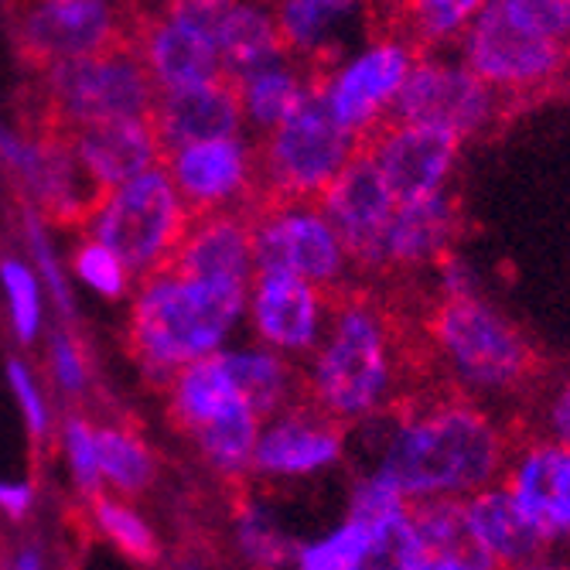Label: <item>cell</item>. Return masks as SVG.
Listing matches in <instances>:
<instances>
[{
    "label": "cell",
    "mask_w": 570,
    "mask_h": 570,
    "mask_svg": "<svg viewBox=\"0 0 570 570\" xmlns=\"http://www.w3.org/2000/svg\"><path fill=\"white\" fill-rule=\"evenodd\" d=\"M380 424V444L366 472L380 475L410 509L464 502L499 485L512 441L499 417L458 393L403 400Z\"/></svg>",
    "instance_id": "6da1fadb"
},
{
    "label": "cell",
    "mask_w": 570,
    "mask_h": 570,
    "mask_svg": "<svg viewBox=\"0 0 570 570\" xmlns=\"http://www.w3.org/2000/svg\"><path fill=\"white\" fill-rule=\"evenodd\" d=\"M301 376L304 400L342 428L386 417L403 403L410 380L400 322L370 291H355V284L338 291L328 328Z\"/></svg>",
    "instance_id": "7a4b0ae2"
},
{
    "label": "cell",
    "mask_w": 570,
    "mask_h": 570,
    "mask_svg": "<svg viewBox=\"0 0 570 570\" xmlns=\"http://www.w3.org/2000/svg\"><path fill=\"white\" fill-rule=\"evenodd\" d=\"M249 287L226 281H178L154 274L137 284L124 345L150 390L168 393L178 370L205 355L233 332L246 311Z\"/></svg>",
    "instance_id": "3957f363"
},
{
    "label": "cell",
    "mask_w": 570,
    "mask_h": 570,
    "mask_svg": "<svg viewBox=\"0 0 570 570\" xmlns=\"http://www.w3.org/2000/svg\"><path fill=\"white\" fill-rule=\"evenodd\" d=\"M458 59L505 102L550 89L570 62V0H482Z\"/></svg>",
    "instance_id": "277c9868"
},
{
    "label": "cell",
    "mask_w": 570,
    "mask_h": 570,
    "mask_svg": "<svg viewBox=\"0 0 570 570\" xmlns=\"http://www.w3.org/2000/svg\"><path fill=\"white\" fill-rule=\"evenodd\" d=\"M154 99H158V86L137 38H124L96 56L28 76L18 96V114L24 134H41L110 120H147Z\"/></svg>",
    "instance_id": "5b68a950"
},
{
    "label": "cell",
    "mask_w": 570,
    "mask_h": 570,
    "mask_svg": "<svg viewBox=\"0 0 570 570\" xmlns=\"http://www.w3.org/2000/svg\"><path fill=\"white\" fill-rule=\"evenodd\" d=\"M428 342L458 396L482 406L515 396L537 370L527 332L485 294L438 301L428 315Z\"/></svg>",
    "instance_id": "8992f818"
},
{
    "label": "cell",
    "mask_w": 570,
    "mask_h": 570,
    "mask_svg": "<svg viewBox=\"0 0 570 570\" xmlns=\"http://www.w3.org/2000/svg\"><path fill=\"white\" fill-rule=\"evenodd\" d=\"M362 147L328 114L318 89L267 137L253 140L256 209L277 202H318Z\"/></svg>",
    "instance_id": "52a82bcc"
},
{
    "label": "cell",
    "mask_w": 570,
    "mask_h": 570,
    "mask_svg": "<svg viewBox=\"0 0 570 570\" xmlns=\"http://www.w3.org/2000/svg\"><path fill=\"white\" fill-rule=\"evenodd\" d=\"M417 56L421 51L393 21L383 28L373 21L362 45L352 48L335 69H328L315 89L345 134L370 140L380 127L390 124L396 96Z\"/></svg>",
    "instance_id": "ba28073f"
},
{
    "label": "cell",
    "mask_w": 570,
    "mask_h": 570,
    "mask_svg": "<svg viewBox=\"0 0 570 570\" xmlns=\"http://www.w3.org/2000/svg\"><path fill=\"white\" fill-rule=\"evenodd\" d=\"M4 28L28 76H38L59 62L86 59L134 38V4H96V0L8 4Z\"/></svg>",
    "instance_id": "9c48e42d"
},
{
    "label": "cell",
    "mask_w": 570,
    "mask_h": 570,
    "mask_svg": "<svg viewBox=\"0 0 570 570\" xmlns=\"http://www.w3.org/2000/svg\"><path fill=\"white\" fill-rule=\"evenodd\" d=\"M92 226L96 243L107 246L127 277L140 284L171 261L188 229V213L165 168H154L117 188Z\"/></svg>",
    "instance_id": "30bf717a"
},
{
    "label": "cell",
    "mask_w": 570,
    "mask_h": 570,
    "mask_svg": "<svg viewBox=\"0 0 570 570\" xmlns=\"http://www.w3.org/2000/svg\"><path fill=\"white\" fill-rule=\"evenodd\" d=\"M249 229L256 274L297 277L328 294L352 287V261L325 213L318 209V202L261 205L249 216Z\"/></svg>",
    "instance_id": "8fae6325"
},
{
    "label": "cell",
    "mask_w": 570,
    "mask_h": 570,
    "mask_svg": "<svg viewBox=\"0 0 570 570\" xmlns=\"http://www.w3.org/2000/svg\"><path fill=\"white\" fill-rule=\"evenodd\" d=\"M502 114L505 99L464 66L458 51H424L413 62L390 120L434 127L469 144L495 130Z\"/></svg>",
    "instance_id": "7c38bea8"
},
{
    "label": "cell",
    "mask_w": 570,
    "mask_h": 570,
    "mask_svg": "<svg viewBox=\"0 0 570 570\" xmlns=\"http://www.w3.org/2000/svg\"><path fill=\"white\" fill-rule=\"evenodd\" d=\"M216 0L191 4H134V38L158 92L226 79L216 48Z\"/></svg>",
    "instance_id": "4fadbf2b"
},
{
    "label": "cell",
    "mask_w": 570,
    "mask_h": 570,
    "mask_svg": "<svg viewBox=\"0 0 570 570\" xmlns=\"http://www.w3.org/2000/svg\"><path fill=\"white\" fill-rule=\"evenodd\" d=\"M461 147V140L434 127L393 120L380 127L370 140H362V154L373 161L396 205L424 202L451 191Z\"/></svg>",
    "instance_id": "5bb4252c"
},
{
    "label": "cell",
    "mask_w": 570,
    "mask_h": 570,
    "mask_svg": "<svg viewBox=\"0 0 570 570\" xmlns=\"http://www.w3.org/2000/svg\"><path fill=\"white\" fill-rule=\"evenodd\" d=\"M161 168L171 178L188 219L226 209H256L253 140L195 144L178 150Z\"/></svg>",
    "instance_id": "9a60e30c"
},
{
    "label": "cell",
    "mask_w": 570,
    "mask_h": 570,
    "mask_svg": "<svg viewBox=\"0 0 570 570\" xmlns=\"http://www.w3.org/2000/svg\"><path fill=\"white\" fill-rule=\"evenodd\" d=\"M318 209L325 213L328 226L335 229L338 243L345 246L355 274H380V249L386 226L396 213V202L383 185L373 161L362 154L345 165V171L328 185L318 198Z\"/></svg>",
    "instance_id": "2e32d148"
},
{
    "label": "cell",
    "mask_w": 570,
    "mask_h": 570,
    "mask_svg": "<svg viewBox=\"0 0 570 570\" xmlns=\"http://www.w3.org/2000/svg\"><path fill=\"white\" fill-rule=\"evenodd\" d=\"M154 150H158V168L175 158L178 150L213 140H243V99L233 76L202 82L188 89L158 92L147 117Z\"/></svg>",
    "instance_id": "e0dca14e"
},
{
    "label": "cell",
    "mask_w": 570,
    "mask_h": 570,
    "mask_svg": "<svg viewBox=\"0 0 570 570\" xmlns=\"http://www.w3.org/2000/svg\"><path fill=\"white\" fill-rule=\"evenodd\" d=\"M502 485L550 550L570 543V448L537 434L515 441Z\"/></svg>",
    "instance_id": "ac0fdd59"
},
{
    "label": "cell",
    "mask_w": 570,
    "mask_h": 570,
    "mask_svg": "<svg viewBox=\"0 0 570 570\" xmlns=\"http://www.w3.org/2000/svg\"><path fill=\"white\" fill-rule=\"evenodd\" d=\"M332 301L335 294L311 287L297 277L253 274L246 304H249V318L264 348L291 362H301V358L307 362L328 328Z\"/></svg>",
    "instance_id": "d6986e66"
},
{
    "label": "cell",
    "mask_w": 570,
    "mask_h": 570,
    "mask_svg": "<svg viewBox=\"0 0 570 570\" xmlns=\"http://www.w3.org/2000/svg\"><path fill=\"white\" fill-rule=\"evenodd\" d=\"M345 431L348 428L301 400L264 424L249 472L271 479H311L328 472L345 458Z\"/></svg>",
    "instance_id": "ffe728a7"
},
{
    "label": "cell",
    "mask_w": 570,
    "mask_h": 570,
    "mask_svg": "<svg viewBox=\"0 0 570 570\" xmlns=\"http://www.w3.org/2000/svg\"><path fill=\"white\" fill-rule=\"evenodd\" d=\"M274 18L284 56L301 62L315 82L352 51L348 45L355 28H373V11L352 0H287V4H274Z\"/></svg>",
    "instance_id": "44dd1931"
},
{
    "label": "cell",
    "mask_w": 570,
    "mask_h": 570,
    "mask_svg": "<svg viewBox=\"0 0 570 570\" xmlns=\"http://www.w3.org/2000/svg\"><path fill=\"white\" fill-rule=\"evenodd\" d=\"M246 209H226L188 219V229L158 271L178 281H226L253 287V229Z\"/></svg>",
    "instance_id": "7402d4cb"
},
{
    "label": "cell",
    "mask_w": 570,
    "mask_h": 570,
    "mask_svg": "<svg viewBox=\"0 0 570 570\" xmlns=\"http://www.w3.org/2000/svg\"><path fill=\"white\" fill-rule=\"evenodd\" d=\"M458 226H461V216H458L454 191L396 205V213L383 236V249H380V274L434 271L444 256H451Z\"/></svg>",
    "instance_id": "603a6c76"
},
{
    "label": "cell",
    "mask_w": 570,
    "mask_h": 570,
    "mask_svg": "<svg viewBox=\"0 0 570 570\" xmlns=\"http://www.w3.org/2000/svg\"><path fill=\"white\" fill-rule=\"evenodd\" d=\"M41 134H59L82 161L89 178L107 191H117L127 181L158 168V150H154L147 120H110V124H86V127L41 130Z\"/></svg>",
    "instance_id": "cb8c5ba5"
},
{
    "label": "cell",
    "mask_w": 570,
    "mask_h": 570,
    "mask_svg": "<svg viewBox=\"0 0 570 570\" xmlns=\"http://www.w3.org/2000/svg\"><path fill=\"white\" fill-rule=\"evenodd\" d=\"M461 527L469 543L495 570H509L553 553L543 543V537L530 527V520L520 512V505H515V499L505 492L502 482L461 502Z\"/></svg>",
    "instance_id": "d4e9b609"
},
{
    "label": "cell",
    "mask_w": 570,
    "mask_h": 570,
    "mask_svg": "<svg viewBox=\"0 0 570 570\" xmlns=\"http://www.w3.org/2000/svg\"><path fill=\"white\" fill-rule=\"evenodd\" d=\"M239 400L243 396L236 393V383L226 370L223 352L205 355L198 362H188L185 370H178L175 383L168 386V424L178 434L195 438L202 428L219 421Z\"/></svg>",
    "instance_id": "484cf974"
},
{
    "label": "cell",
    "mask_w": 570,
    "mask_h": 570,
    "mask_svg": "<svg viewBox=\"0 0 570 570\" xmlns=\"http://www.w3.org/2000/svg\"><path fill=\"white\" fill-rule=\"evenodd\" d=\"M236 86L243 99L246 127L253 130V140H261L297 110V102L315 89V76L291 56H281L274 62L243 72Z\"/></svg>",
    "instance_id": "4316f807"
},
{
    "label": "cell",
    "mask_w": 570,
    "mask_h": 570,
    "mask_svg": "<svg viewBox=\"0 0 570 570\" xmlns=\"http://www.w3.org/2000/svg\"><path fill=\"white\" fill-rule=\"evenodd\" d=\"M223 362L236 383V393L249 403L261 424L274 421L277 413L304 400V376L297 362L264 345L249 352H223Z\"/></svg>",
    "instance_id": "83f0119b"
},
{
    "label": "cell",
    "mask_w": 570,
    "mask_h": 570,
    "mask_svg": "<svg viewBox=\"0 0 570 570\" xmlns=\"http://www.w3.org/2000/svg\"><path fill=\"white\" fill-rule=\"evenodd\" d=\"M216 48L226 76L233 79L264 62L281 59L284 41L274 18V4H219Z\"/></svg>",
    "instance_id": "f1b7e54d"
},
{
    "label": "cell",
    "mask_w": 570,
    "mask_h": 570,
    "mask_svg": "<svg viewBox=\"0 0 570 570\" xmlns=\"http://www.w3.org/2000/svg\"><path fill=\"white\" fill-rule=\"evenodd\" d=\"M99 475L124 495H144L158 482V454L150 451L134 421H110L92 431Z\"/></svg>",
    "instance_id": "f546056e"
},
{
    "label": "cell",
    "mask_w": 570,
    "mask_h": 570,
    "mask_svg": "<svg viewBox=\"0 0 570 570\" xmlns=\"http://www.w3.org/2000/svg\"><path fill=\"white\" fill-rule=\"evenodd\" d=\"M261 431H264L261 417L249 410L246 400H239L223 413L219 421H213L209 428H202L191 441L198 444L202 458L209 461L219 475L236 482L243 472H249Z\"/></svg>",
    "instance_id": "4dcf8cb0"
},
{
    "label": "cell",
    "mask_w": 570,
    "mask_h": 570,
    "mask_svg": "<svg viewBox=\"0 0 570 570\" xmlns=\"http://www.w3.org/2000/svg\"><path fill=\"white\" fill-rule=\"evenodd\" d=\"M482 0H417V4L396 8L393 21L421 51H458L464 31L475 21Z\"/></svg>",
    "instance_id": "1f68e13d"
},
{
    "label": "cell",
    "mask_w": 570,
    "mask_h": 570,
    "mask_svg": "<svg viewBox=\"0 0 570 570\" xmlns=\"http://www.w3.org/2000/svg\"><path fill=\"white\" fill-rule=\"evenodd\" d=\"M362 523H366V547H362L358 570H417L421 543H417V530H413L410 505H400Z\"/></svg>",
    "instance_id": "d6a6232c"
},
{
    "label": "cell",
    "mask_w": 570,
    "mask_h": 570,
    "mask_svg": "<svg viewBox=\"0 0 570 570\" xmlns=\"http://www.w3.org/2000/svg\"><path fill=\"white\" fill-rule=\"evenodd\" d=\"M233 512L239 523V547L253 570H284L287 563H294L297 547L287 533H281L277 520L264 505H256L246 492H239L233 499Z\"/></svg>",
    "instance_id": "836d02e7"
},
{
    "label": "cell",
    "mask_w": 570,
    "mask_h": 570,
    "mask_svg": "<svg viewBox=\"0 0 570 570\" xmlns=\"http://www.w3.org/2000/svg\"><path fill=\"white\" fill-rule=\"evenodd\" d=\"M89 505H92L96 527L114 540V547L124 557H130L134 563H144V567H158L161 563V543H158V537L150 533V527L140 520V515L130 505L117 502L107 492L92 495Z\"/></svg>",
    "instance_id": "e575fe53"
},
{
    "label": "cell",
    "mask_w": 570,
    "mask_h": 570,
    "mask_svg": "<svg viewBox=\"0 0 570 570\" xmlns=\"http://www.w3.org/2000/svg\"><path fill=\"white\" fill-rule=\"evenodd\" d=\"M362 547H366V523L345 515L325 537L297 547L294 570H358Z\"/></svg>",
    "instance_id": "d590c367"
},
{
    "label": "cell",
    "mask_w": 570,
    "mask_h": 570,
    "mask_svg": "<svg viewBox=\"0 0 570 570\" xmlns=\"http://www.w3.org/2000/svg\"><path fill=\"white\" fill-rule=\"evenodd\" d=\"M72 267H76V274H79L89 287H96L102 297L117 301V297L127 294V284H130L127 271L120 267L117 256H114L107 246H102V243H96V239H86V243L76 249Z\"/></svg>",
    "instance_id": "8d00e7d4"
},
{
    "label": "cell",
    "mask_w": 570,
    "mask_h": 570,
    "mask_svg": "<svg viewBox=\"0 0 570 570\" xmlns=\"http://www.w3.org/2000/svg\"><path fill=\"white\" fill-rule=\"evenodd\" d=\"M0 281H4L8 294H11V307H14V328L18 338L28 345L38 332V291H35V277L28 274V267H21L11 256L0 261Z\"/></svg>",
    "instance_id": "74e56055"
},
{
    "label": "cell",
    "mask_w": 570,
    "mask_h": 570,
    "mask_svg": "<svg viewBox=\"0 0 570 570\" xmlns=\"http://www.w3.org/2000/svg\"><path fill=\"white\" fill-rule=\"evenodd\" d=\"M66 448H69V461H72V472L79 482V492L86 499L99 495V461H96V444H92V424L79 413H69L66 421Z\"/></svg>",
    "instance_id": "f35d334b"
},
{
    "label": "cell",
    "mask_w": 570,
    "mask_h": 570,
    "mask_svg": "<svg viewBox=\"0 0 570 570\" xmlns=\"http://www.w3.org/2000/svg\"><path fill=\"white\" fill-rule=\"evenodd\" d=\"M537 438L570 448V376L557 380L537 403Z\"/></svg>",
    "instance_id": "ab89813d"
},
{
    "label": "cell",
    "mask_w": 570,
    "mask_h": 570,
    "mask_svg": "<svg viewBox=\"0 0 570 570\" xmlns=\"http://www.w3.org/2000/svg\"><path fill=\"white\" fill-rule=\"evenodd\" d=\"M48 362H51V376H56V383L72 393V396H82L86 390V358H82V348L72 335L66 332H56L51 335V345H48Z\"/></svg>",
    "instance_id": "60d3db41"
},
{
    "label": "cell",
    "mask_w": 570,
    "mask_h": 570,
    "mask_svg": "<svg viewBox=\"0 0 570 570\" xmlns=\"http://www.w3.org/2000/svg\"><path fill=\"white\" fill-rule=\"evenodd\" d=\"M21 213H24V233H28V243H31L35 261H38V267L45 271V277H48V287L56 291V301H59V307L66 311V318H69V322H76V311H72L69 287H66V281H62L59 267H56V256H51V249H48V243H45V233H41L38 213L24 209V205H21Z\"/></svg>",
    "instance_id": "b9f144b4"
},
{
    "label": "cell",
    "mask_w": 570,
    "mask_h": 570,
    "mask_svg": "<svg viewBox=\"0 0 570 570\" xmlns=\"http://www.w3.org/2000/svg\"><path fill=\"white\" fill-rule=\"evenodd\" d=\"M434 284H438V301H451V297H469V294H482V281L479 271L461 261V256H444V261L434 267Z\"/></svg>",
    "instance_id": "7bdbcfd3"
},
{
    "label": "cell",
    "mask_w": 570,
    "mask_h": 570,
    "mask_svg": "<svg viewBox=\"0 0 570 570\" xmlns=\"http://www.w3.org/2000/svg\"><path fill=\"white\" fill-rule=\"evenodd\" d=\"M8 376H11V386H14L18 400H21V410H24V417H28L31 438L41 441L48 434V417H45V406H41V400H38V393H35V386L28 380V370L21 366L18 358H11L8 362Z\"/></svg>",
    "instance_id": "ee69618b"
},
{
    "label": "cell",
    "mask_w": 570,
    "mask_h": 570,
    "mask_svg": "<svg viewBox=\"0 0 570 570\" xmlns=\"http://www.w3.org/2000/svg\"><path fill=\"white\" fill-rule=\"evenodd\" d=\"M31 485H14V482H0V505L11 515V520H21V515L31 509Z\"/></svg>",
    "instance_id": "f6af8a7d"
},
{
    "label": "cell",
    "mask_w": 570,
    "mask_h": 570,
    "mask_svg": "<svg viewBox=\"0 0 570 570\" xmlns=\"http://www.w3.org/2000/svg\"><path fill=\"white\" fill-rule=\"evenodd\" d=\"M509 570H570V560L567 557H557V553H547L540 560H530V563H520V567H509Z\"/></svg>",
    "instance_id": "bcb514c9"
},
{
    "label": "cell",
    "mask_w": 570,
    "mask_h": 570,
    "mask_svg": "<svg viewBox=\"0 0 570 570\" xmlns=\"http://www.w3.org/2000/svg\"><path fill=\"white\" fill-rule=\"evenodd\" d=\"M14 570H41V557H38V550L35 547H24L21 550V557H18V567Z\"/></svg>",
    "instance_id": "7dc6e473"
},
{
    "label": "cell",
    "mask_w": 570,
    "mask_h": 570,
    "mask_svg": "<svg viewBox=\"0 0 570 570\" xmlns=\"http://www.w3.org/2000/svg\"><path fill=\"white\" fill-rule=\"evenodd\" d=\"M0 547H4V537H0Z\"/></svg>",
    "instance_id": "c3c4849f"
}]
</instances>
